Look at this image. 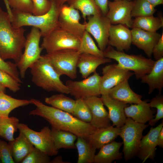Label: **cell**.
Masks as SVG:
<instances>
[{"label": "cell", "mask_w": 163, "mask_h": 163, "mask_svg": "<svg viewBox=\"0 0 163 163\" xmlns=\"http://www.w3.org/2000/svg\"><path fill=\"white\" fill-rule=\"evenodd\" d=\"M51 5L49 11L41 15H34L30 13L24 12L11 9L13 27L16 28L24 26H32L39 29L42 36L48 35L59 27L58 18L61 7L56 0H50Z\"/></svg>", "instance_id": "cell-3"}, {"label": "cell", "mask_w": 163, "mask_h": 163, "mask_svg": "<svg viewBox=\"0 0 163 163\" xmlns=\"http://www.w3.org/2000/svg\"><path fill=\"white\" fill-rule=\"evenodd\" d=\"M31 104L30 100L16 99L0 91V117H9L15 109Z\"/></svg>", "instance_id": "cell-29"}, {"label": "cell", "mask_w": 163, "mask_h": 163, "mask_svg": "<svg viewBox=\"0 0 163 163\" xmlns=\"http://www.w3.org/2000/svg\"><path fill=\"white\" fill-rule=\"evenodd\" d=\"M149 124L137 122L132 118H126L121 126L119 135L123 145V152L125 161L136 155L143 130Z\"/></svg>", "instance_id": "cell-7"}, {"label": "cell", "mask_w": 163, "mask_h": 163, "mask_svg": "<svg viewBox=\"0 0 163 163\" xmlns=\"http://www.w3.org/2000/svg\"><path fill=\"white\" fill-rule=\"evenodd\" d=\"M78 153L77 163H92L96 149L88 139L77 137L75 143Z\"/></svg>", "instance_id": "cell-30"}, {"label": "cell", "mask_w": 163, "mask_h": 163, "mask_svg": "<svg viewBox=\"0 0 163 163\" xmlns=\"http://www.w3.org/2000/svg\"><path fill=\"white\" fill-rule=\"evenodd\" d=\"M101 99L108 108L109 118L113 126L120 128L124 124L126 119L124 110L127 104L111 97L108 95H101Z\"/></svg>", "instance_id": "cell-20"}, {"label": "cell", "mask_w": 163, "mask_h": 163, "mask_svg": "<svg viewBox=\"0 0 163 163\" xmlns=\"http://www.w3.org/2000/svg\"><path fill=\"white\" fill-rule=\"evenodd\" d=\"M69 5L80 11L86 21V17L90 16L102 14L99 7L95 0H69Z\"/></svg>", "instance_id": "cell-31"}, {"label": "cell", "mask_w": 163, "mask_h": 163, "mask_svg": "<svg viewBox=\"0 0 163 163\" xmlns=\"http://www.w3.org/2000/svg\"><path fill=\"white\" fill-rule=\"evenodd\" d=\"M17 65L10 61H5L0 57V70L7 73L20 83H22Z\"/></svg>", "instance_id": "cell-42"}, {"label": "cell", "mask_w": 163, "mask_h": 163, "mask_svg": "<svg viewBox=\"0 0 163 163\" xmlns=\"http://www.w3.org/2000/svg\"><path fill=\"white\" fill-rule=\"evenodd\" d=\"M11 8L18 11L33 14L34 6L32 0H7Z\"/></svg>", "instance_id": "cell-41"}, {"label": "cell", "mask_w": 163, "mask_h": 163, "mask_svg": "<svg viewBox=\"0 0 163 163\" xmlns=\"http://www.w3.org/2000/svg\"><path fill=\"white\" fill-rule=\"evenodd\" d=\"M151 108L157 109L156 114L154 118L149 121V125L152 126L155 125L160 120L163 118V96L161 93L158 94L152 98L149 103Z\"/></svg>", "instance_id": "cell-39"}, {"label": "cell", "mask_w": 163, "mask_h": 163, "mask_svg": "<svg viewBox=\"0 0 163 163\" xmlns=\"http://www.w3.org/2000/svg\"><path fill=\"white\" fill-rule=\"evenodd\" d=\"M100 92L101 95H108L110 89L120 83L129 79L134 73L126 70L118 64L106 65L102 69Z\"/></svg>", "instance_id": "cell-13"}, {"label": "cell", "mask_w": 163, "mask_h": 163, "mask_svg": "<svg viewBox=\"0 0 163 163\" xmlns=\"http://www.w3.org/2000/svg\"><path fill=\"white\" fill-rule=\"evenodd\" d=\"M163 27V18L162 16L155 17L153 15L135 18L133 20L132 28H138L144 30L156 32Z\"/></svg>", "instance_id": "cell-32"}, {"label": "cell", "mask_w": 163, "mask_h": 163, "mask_svg": "<svg viewBox=\"0 0 163 163\" xmlns=\"http://www.w3.org/2000/svg\"><path fill=\"white\" fill-rule=\"evenodd\" d=\"M80 54L78 50L65 49L43 56L60 76L66 75L73 79L77 77V64Z\"/></svg>", "instance_id": "cell-6"}, {"label": "cell", "mask_w": 163, "mask_h": 163, "mask_svg": "<svg viewBox=\"0 0 163 163\" xmlns=\"http://www.w3.org/2000/svg\"><path fill=\"white\" fill-rule=\"evenodd\" d=\"M140 79L142 83L148 85V94H151L155 89L161 93L163 87V57L155 61L151 71Z\"/></svg>", "instance_id": "cell-25"}, {"label": "cell", "mask_w": 163, "mask_h": 163, "mask_svg": "<svg viewBox=\"0 0 163 163\" xmlns=\"http://www.w3.org/2000/svg\"><path fill=\"white\" fill-rule=\"evenodd\" d=\"M0 160L2 163H15L8 143L1 140H0Z\"/></svg>", "instance_id": "cell-44"}, {"label": "cell", "mask_w": 163, "mask_h": 163, "mask_svg": "<svg viewBox=\"0 0 163 163\" xmlns=\"http://www.w3.org/2000/svg\"><path fill=\"white\" fill-rule=\"evenodd\" d=\"M84 100L91 110L92 118L90 123L93 127L97 129L111 125L108 113L101 97L92 96Z\"/></svg>", "instance_id": "cell-16"}, {"label": "cell", "mask_w": 163, "mask_h": 163, "mask_svg": "<svg viewBox=\"0 0 163 163\" xmlns=\"http://www.w3.org/2000/svg\"><path fill=\"white\" fill-rule=\"evenodd\" d=\"M18 129L23 133L34 146L49 156L57 155L58 151L55 148L51 130L48 126L43 127L40 132L32 130L26 124L19 123Z\"/></svg>", "instance_id": "cell-10"}, {"label": "cell", "mask_w": 163, "mask_h": 163, "mask_svg": "<svg viewBox=\"0 0 163 163\" xmlns=\"http://www.w3.org/2000/svg\"><path fill=\"white\" fill-rule=\"evenodd\" d=\"M163 126L162 122L155 127H151L146 135L142 136L136 154L142 163L149 158L154 159L158 145V136Z\"/></svg>", "instance_id": "cell-18"}, {"label": "cell", "mask_w": 163, "mask_h": 163, "mask_svg": "<svg viewBox=\"0 0 163 163\" xmlns=\"http://www.w3.org/2000/svg\"><path fill=\"white\" fill-rule=\"evenodd\" d=\"M49 156L34 147L29 154L21 162V163H50Z\"/></svg>", "instance_id": "cell-38"}, {"label": "cell", "mask_w": 163, "mask_h": 163, "mask_svg": "<svg viewBox=\"0 0 163 163\" xmlns=\"http://www.w3.org/2000/svg\"><path fill=\"white\" fill-rule=\"evenodd\" d=\"M154 7L163 4V0H146Z\"/></svg>", "instance_id": "cell-49"}, {"label": "cell", "mask_w": 163, "mask_h": 163, "mask_svg": "<svg viewBox=\"0 0 163 163\" xmlns=\"http://www.w3.org/2000/svg\"><path fill=\"white\" fill-rule=\"evenodd\" d=\"M32 82L47 91L69 94L70 90L43 55L30 67Z\"/></svg>", "instance_id": "cell-4"}, {"label": "cell", "mask_w": 163, "mask_h": 163, "mask_svg": "<svg viewBox=\"0 0 163 163\" xmlns=\"http://www.w3.org/2000/svg\"><path fill=\"white\" fill-rule=\"evenodd\" d=\"M45 101L52 107L72 114L75 103V100L62 93L46 97Z\"/></svg>", "instance_id": "cell-33"}, {"label": "cell", "mask_w": 163, "mask_h": 163, "mask_svg": "<svg viewBox=\"0 0 163 163\" xmlns=\"http://www.w3.org/2000/svg\"><path fill=\"white\" fill-rule=\"evenodd\" d=\"M15 162H21L32 151L34 147L21 132L18 136L8 143Z\"/></svg>", "instance_id": "cell-26"}, {"label": "cell", "mask_w": 163, "mask_h": 163, "mask_svg": "<svg viewBox=\"0 0 163 163\" xmlns=\"http://www.w3.org/2000/svg\"><path fill=\"white\" fill-rule=\"evenodd\" d=\"M148 100H144L137 104H131L124 108L126 117L135 121L145 124L153 118V112L151 109Z\"/></svg>", "instance_id": "cell-23"}, {"label": "cell", "mask_w": 163, "mask_h": 163, "mask_svg": "<svg viewBox=\"0 0 163 163\" xmlns=\"http://www.w3.org/2000/svg\"><path fill=\"white\" fill-rule=\"evenodd\" d=\"M72 115L80 120L90 123L91 120V113L89 108L83 99L75 100V106Z\"/></svg>", "instance_id": "cell-37"}, {"label": "cell", "mask_w": 163, "mask_h": 163, "mask_svg": "<svg viewBox=\"0 0 163 163\" xmlns=\"http://www.w3.org/2000/svg\"><path fill=\"white\" fill-rule=\"evenodd\" d=\"M87 20L84 23L85 30L92 36L98 47L104 51L108 45L109 30L111 24L110 20L102 14L88 16Z\"/></svg>", "instance_id": "cell-12"}, {"label": "cell", "mask_w": 163, "mask_h": 163, "mask_svg": "<svg viewBox=\"0 0 163 163\" xmlns=\"http://www.w3.org/2000/svg\"><path fill=\"white\" fill-rule=\"evenodd\" d=\"M131 30L132 43L143 50L149 57H151L153 48L161 34L156 32L147 31L136 27L132 28Z\"/></svg>", "instance_id": "cell-19"}, {"label": "cell", "mask_w": 163, "mask_h": 163, "mask_svg": "<svg viewBox=\"0 0 163 163\" xmlns=\"http://www.w3.org/2000/svg\"><path fill=\"white\" fill-rule=\"evenodd\" d=\"M131 30L122 24H111L110 27L108 45L116 48L119 51L130 49L132 41Z\"/></svg>", "instance_id": "cell-17"}, {"label": "cell", "mask_w": 163, "mask_h": 163, "mask_svg": "<svg viewBox=\"0 0 163 163\" xmlns=\"http://www.w3.org/2000/svg\"><path fill=\"white\" fill-rule=\"evenodd\" d=\"M108 95L111 98L126 104H137L141 102L142 96L135 92L126 80L110 90Z\"/></svg>", "instance_id": "cell-22"}, {"label": "cell", "mask_w": 163, "mask_h": 163, "mask_svg": "<svg viewBox=\"0 0 163 163\" xmlns=\"http://www.w3.org/2000/svg\"><path fill=\"white\" fill-rule=\"evenodd\" d=\"M156 11L155 7L146 0H135L131 11L132 17H139L153 15Z\"/></svg>", "instance_id": "cell-36"}, {"label": "cell", "mask_w": 163, "mask_h": 163, "mask_svg": "<svg viewBox=\"0 0 163 163\" xmlns=\"http://www.w3.org/2000/svg\"><path fill=\"white\" fill-rule=\"evenodd\" d=\"M155 61L163 57V32L158 41L154 46L152 52Z\"/></svg>", "instance_id": "cell-45"}, {"label": "cell", "mask_w": 163, "mask_h": 163, "mask_svg": "<svg viewBox=\"0 0 163 163\" xmlns=\"http://www.w3.org/2000/svg\"><path fill=\"white\" fill-rule=\"evenodd\" d=\"M30 100L36 108L29 115L41 117L47 121L51 127L70 132L77 137L87 139L96 129L90 123L83 122L68 113L46 105L36 99Z\"/></svg>", "instance_id": "cell-1"}, {"label": "cell", "mask_w": 163, "mask_h": 163, "mask_svg": "<svg viewBox=\"0 0 163 163\" xmlns=\"http://www.w3.org/2000/svg\"><path fill=\"white\" fill-rule=\"evenodd\" d=\"M19 123L18 119L15 117H0V138L9 142L14 140Z\"/></svg>", "instance_id": "cell-34"}, {"label": "cell", "mask_w": 163, "mask_h": 163, "mask_svg": "<svg viewBox=\"0 0 163 163\" xmlns=\"http://www.w3.org/2000/svg\"><path fill=\"white\" fill-rule=\"evenodd\" d=\"M123 144L122 142L113 141L104 145L95 155L93 163H111L114 160L122 159L123 154L119 149Z\"/></svg>", "instance_id": "cell-27"}, {"label": "cell", "mask_w": 163, "mask_h": 163, "mask_svg": "<svg viewBox=\"0 0 163 163\" xmlns=\"http://www.w3.org/2000/svg\"><path fill=\"white\" fill-rule=\"evenodd\" d=\"M0 163H1V161H0Z\"/></svg>", "instance_id": "cell-54"}, {"label": "cell", "mask_w": 163, "mask_h": 163, "mask_svg": "<svg viewBox=\"0 0 163 163\" xmlns=\"http://www.w3.org/2000/svg\"><path fill=\"white\" fill-rule=\"evenodd\" d=\"M135 2V0L108 1V11L106 16L111 24H122L132 28L131 12Z\"/></svg>", "instance_id": "cell-14"}, {"label": "cell", "mask_w": 163, "mask_h": 163, "mask_svg": "<svg viewBox=\"0 0 163 163\" xmlns=\"http://www.w3.org/2000/svg\"><path fill=\"white\" fill-rule=\"evenodd\" d=\"M5 4L6 7V8L7 10V12L8 13L11 19V20L12 18V13L11 11V9L10 7L7 0H3Z\"/></svg>", "instance_id": "cell-50"}, {"label": "cell", "mask_w": 163, "mask_h": 163, "mask_svg": "<svg viewBox=\"0 0 163 163\" xmlns=\"http://www.w3.org/2000/svg\"><path fill=\"white\" fill-rule=\"evenodd\" d=\"M25 31L23 27H14L8 13L0 7V57L2 59H13L16 64L19 62L26 40Z\"/></svg>", "instance_id": "cell-2"}, {"label": "cell", "mask_w": 163, "mask_h": 163, "mask_svg": "<svg viewBox=\"0 0 163 163\" xmlns=\"http://www.w3.org/2000/svg\"></svg>", "instance_id": "cell-55"}, {"label": "cell", "mask_w": 163, "mask_h": 163, "mask_svg": "<svg viewBox=\"0 0 163 163\" xmlns=\"http://www.w3.org/2000/svg\"><path fill=\"white\" fill-rule=\"evenodd\" d=\"M0 84L13 92L20 89L21 83L5 72L0 70Z\"/></svg>", "instance_id": "cell-40"}, {"label": "cell", "mask_w": 163, "mask_h": 163, "mask_svg": "<svg viewBox=\"0 0 163 163\" xmlns=\"http://www.w3.org/2000/svg\"><path fill=\"white\" fill-rule=\"evenodd\" d=\"M120 128L113 126L96 129L89 136L88 140L96 149L113 141L119 135Z\"/></svg>", "instance_id": "cell-24"}, {"label": "cell", "mask_w": 163, "mask_h": 163, "mask_svg": "<svg viewBox=\"0 0 163 163\" xmlns=\"http://www.w3.org/2000/svg\"><path fill=\"white\" fill-rule=\"evenodd\" d=\"M79 11L65 4L60 8L58 22L59 27L81 38L85 31V25L80 21Z\"/></svg>", "instance_id": "cell-15"}, {"label": "cell", "mask_w": 163, "mask_h": 163, "mask_svg": "<svg viewBox=\"0 0 163 163\" xmlns=\"http://www.w3.org/2000/svg\"><path fill=\"white\" fill-rule=\"evenodd\" d=\"M42 37L39 29L33 27L27 35L24 50L19 62L16 64L20 77L24 78L28 69L39 59L43 50L40 47V42Z\"/></svg>", "instance_id": "cell-8"}, {"label": "cell", "mask_w": 163, "mask_h": 163, "mask_svg": "<svg viewBox=\"0 0 163 163\" xmlns=\"http://www.w3.org/2000/svg\"><path fill=\"white\" fill-rule=\"evenodd\" d=\"M157 145L161 148L163 147V127L161 129L158 136Z\"/></svg>", "instance_id": "cell-47"}, {"label": "cell", "mask_w": 163, "mask_h": 163, "mask_svg": "<svg viewBox=\"0 0 163 163\" xmlns=\"http://www.w3.org/2000/svg\"><path fill=\"white\" fill-rule=\"evenodd\" d=\"M50 163H70V162L64 161L62 159V157L60 156H57L53 160H51Z\"/></svg>", "instance_id": "cell-48"}, {"label": "cell", "mask_w": 163, "mask_h": 163, "mask_svg": "<svg viewBox=\"0 0 163 163\" xmlns=\"http://www.w3.org/2000/svg\"><path fill=\"white\" fill-rule=\"evenodd\" d=\"M78 50L80 54L85 53L104 57V51L97 46L90 34L86 30L80 38Z\"/></svg>", "instance_id": "cell-35"}, {"label": "cell", "mask_w": 163, "mask_h": 163, "mask_svg": "<svg viewBox=\"0 0 163 163\" xmlns=\"http://www.w3.org/2000/svg\"><path fill=\"white\" fill-rule=\"evenodd\" d=\"M111 59L105 57L87 53L80 54L77 66L79 69L82 77L85 78L96 72L97 68L101 64L109 63Z\"/></svg>", "instance_id": "cell-21"}, {"label": "cell", "mask_w": 163, "mask_h": 163, "mask_svg": "<svg viewBox=\"0 0 163 163\" xmlns=\"http://www.w3.org/2000/svg\"><path fill=\"white\" fill-rule=\"evenodd\" d=\"M101 76L96 72L93 74L81 81H67L66 85L70 93L76 99H83L101 95L100 85Z\"/></svg>", "instance_id": "cell-11"}, {"label": "cell", "mask_w": 163, "mask_h": 163, "mask_svg": "<svg viewBox=\"0 0 163 163\" xmlns=\"http://www.w3.org/2000/svg\"><path fill=\"white\" fill-rule=\"evenodd\" d=\"M104 57L113 59L122 67L134 72L136 79H139L152 70L155 61L141 55L128 54L119 51L109 45L104 51Z\"/></svg>", "instance_id": "cell-5"}, {"label": "cell", "mask_w": 163, "mask_h": 163, "mask_svg": "<svg viewBox=\"0 0 163 163\" xmlns=\"http://www.w3.org/2000/svg\"><path fill=\"white\" fill-rule=\"evenodd\" d=\"M69 0H56V1L59 5L61 7L65 3L67 2Z\"/></svg>", "instance_id": "cell-51"}, {"label": "cell", "mask_w": 163, "mask_h": 163, "mask_svg": "<svg viewBox=\"0 0 163 163\" xmlns=\"http://www.w3.org/2000/svg\"><path fill=\"white\" fill-rule=\"evenodd\" d=\"M41 47L47 53L65 49L78 50L80 39L59 27L43 37Z\"/></svg>", "instance_id": "cell-9"}, {"label": "cell", "mask_w": 163, "mask_h": 163, "mask_svg": "<svg viewBox=\"0 0 163 163\" xmlns=\"http://www.w3.org/2000/svg\"><path fill=\"white\" fill-rule=\"evenodd\" d=\"M34 9L33 14L39 16L47 13L50 10L51 5L50 0H32Z\"/></svg>", "instance_id": "cell-43"}, {"label": "cell", "mask_w": 163, "mask_h": 163, "mask_svg": "<svg viewBox=\"0 0 163 163\" xmlns=\"http://www.w3.org/2000/svg\"><path fill=\"white\" fill-rule=\"evenodd\" d=\"M51 133L54 147L58 151L62 148L70 149L76 148L75 142L77 136L70 132L51 127Z\"/></svg>", "instance_id": "cell-28"}, {"label": "cell", "mask_w": 163, "mask_h": 163, "mask_svg": "<svg viewBox=\"0 0 163 163\" xmlns=\"http://www.w3.org/2000/svg\"><path fill=\"white\" fill-rule=\"evenodd\" d=\"M102 14L106 16L108 11V0H95Z\"/></svg>", "instance_id": "cell-46"}, {"label": "cell", "mask_w": 163, "mask_h": 163, "mask_svg": "<svg viewBox=\"0 0 163 163\" xmlns=\"http://www.w3.org/2000/svg\"><path fill=\"white\" fill-rule=\"evenodd\" d=\"M6 88L0 84V91H3L5 93Z\"/></svg>", "instance_id": "cell-52"}, {"label": "cell", "mask_w": 163, "mask_h": 163, "mask_svg": "<svg viewBox=\"0 0 163 163\" xmlns=\"http://www.w3.org/2000/svg\"><path fill=\"white\" fill-rule=\"evenodd\" d=\"M115 0V1H119V0Z\"/></svg>", "instance_id": "cell-53"}]
</instances>
